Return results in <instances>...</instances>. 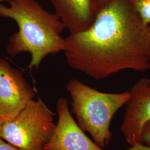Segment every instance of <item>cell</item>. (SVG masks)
Returning a JSON list of instances; mask_svg holds the SVG:
<instances>
[{
  "label": "cell",
  "instance_id": "5b68a950",
  "mask_svg": "<svg viewBox=\"0 0 150 150\" xmlns=\"http://www.w3.org/2000/svg\"><path fill=\"white\" fill-rule=\"evenodd\" d=\"M35 96L21 72L0 58V115L5 121L15 118Z\"/></svg>",
  "mask_w": 150,
  "mask_h": 150
},
{
  "label": "cell",
  "instance_id": "30bf717a",
  "mask_svg": "<svg viewBox=\"0 0 150 150\" xmlns=\"http://www.w3.org/2000/svg\"><path fill=\"white\" fill-rule=\"evenodd\" d=\"M143 144H137L131 146L127 150H150V121L146 123L142 134Z\"/></svg>",
  "mask_w": 150,
  "mask_h": 150
},
{
  "label": "cell",
  "instance_id": "6da1fadb",
  "mask_svg": "<svg viewBox=\"0 0 150 150\" xmlns=\"http://www.w3.org/2000/svg\"><path fill=\"white\" fill-rule=\"evenodd\" d=\"M64 56L72 69L95 80L123 70H150V26L132 0H111L86 30L65 38Z\"/></svg>",
  "mask_w": 150,
  "mask_h": 150
},
{
  "label": "cell",
  "instance_id": "7c38bea8",
  "mask_svg": "<svg viewBox=\"0 0 150 150\" xmlns=\"http://www.w3.org/2000/svg\"><path fill=\"white\" fill-rule=\"evenodd\" d=\"M111 0H97V6L98 10L102 8L103 6L106 5L107 4L110 2Z\"/></svg>",
  "mask_w": 150,
  "mask_h": 150
},
{
  "label": "cell",
  "instance_id": "277c9868",
  "mask_svg": "<svg viewBox=\"0 0 150 150\" xmlns=\"http://www.w3.org/2000/svg\"><path fill=\"white\" fill-rule=\"evenodd\" d=\"M55 114L40 99L28 102L15 118L6 121L0 138L22 150H41L52 134Z\"/></svg>",
  "mask_w": 150,
  "mask_h": 150
},
{
  "label": "cell",
  "instance_id": "52a82bcc",
  "mask_svg": "<svg viewBox=\"0 0 150 150\" xmlns=\"http://www.w3.org/2000/svg\"><path fill=\"white\" fill-rule=\"evenodd\" d=\"M56 109L58 121L44 150H105L90 139L76 122L66 99L59 98Z\"/></svg>",
  "mask_w": 150,
  "mask_h": 150
},
{
  "label": "cell",
  "instance_id": "9c48e42d",
  "mask_svg": "<svg viewBox=\"0 0 150 150\" xmlns=\"http://www.w3.org/2000/svg\"><path fill=\"white\" fill-rule=\"evenodd\" d=\"M132 3L142 20L150 26V0H132Z\"/></svg>",
  "mask_w": 150,
  "mask_h": 150
},
{
  "label": "cell",
  "instance_id": "7a4b0ae2",
  "mask_svg": "<svg viewBox=\"0 0 150 150\" xmlns=\"http://www.w3.org/2000/svg\"><path fill=\"white\" fill-rule=\"evenodd\" d=\"M9 6L0 4V16L15 21L17 32L8 40L7 52L15 57L22 52L31 55L30 69H38L49 54L64 51L66 27L59 16L45 10L36 0H11Z\"/></svg>",
  "mask_w": 150,
  "mask_h": 150
},
{
  "label": "cell",
  "instance_id": "3957f363",
  "mask_svg": "<svg viewBox=\"0 0 150 150\" xmlns=\"http://www.w3.org/2000/svg\"><path fill=\"white\" fill-rule=\"evenodd\" d=\"M66 88L71 98V112L81 129L90 133L97 145L104 148L112 138L111 120L128 102L129 92H103L77 79L69 81Z\"/></svg>",
  "mask_w": 150,
  "mask_h": 150
},
{
  "label": "cell",
  "instance_id": "4fadbf2b",
  "mask_svg": "<svg viewBox=\"0 0 150 150\" xmlns=\"http://www.w3.org/2000/svg\"><path fill=\"white\" fill-rule=\"evenodd\" d=\"M4 122H5V120L3 119V118L0 115V132H1V129H2V125H3V124L4 123Z\"/></svg>",
  "mask_w": 150,
  "mask_h": 150
},
{
  "label": "cell",
  "instance_id": "ba28073f",
  "mask_svg": "<svg viewBox=\"0 0 150 150\" xmlns=\"http://www.w3.org/2000/svg\"><path fill=\"white\" fill-rule=\"evenodd\" d=\"M55 13L70 33L86 30L98 11L97 0H51Z\"/></svg>",
  "mask_w": 150,
  "mask_h": 150
},
{
  "label": "cell",
  "instance_id": "8fae6325",
  "mask_svg": "<svg viewBox=\"0 0 150 150\" xmlns=\"http://www.w3.org/2000/svg\"><path fill=\"white\" fill-rule=\"evenodd\" d=\"M0 150H22L0 138Z\"/></svg>",
  "mask_w": 150,
  "mask_h": 150
},
{
  "label": "cell",
  "instance_id": "5bb4252c",
  "mask_svg": "<svg viewBox=\"0 0 150 150\" xmlns=\"http://www.w3.org/2000/svg\"><path fill=\"white\" fill-rule=\"evenodd\" d=\"M11 0H0V3L2 2H4V1H10Z\"/></svg>",
  "mask_w": 150,
  "mask_h": 150
},
{
  "label": "cell",
  "instance_id": "8992f818",
  "mask_svg": "<svg viewBox=\"0 0 150 150\" xmlns=\"http://www.w3.org/2000/svg\"><path fill=\"white\" fill-rule=\"evenodd\" d=\"M129 92L121 130L127 143L132 146L143 144L142 130L150 121V79H140Z\"/></svg>",
  "mask_w": 150,
  "mask_h": 150
},
{
  "label": "cell",
  "instance_id": "9a60e30c",
  "mask_svg": "<svg viewBox=\"0 0 150 150\" xmlns=\"http://www.w3.org/2000/svg\"><path fill=\"white\" fill-rule=\"evenodd\" d=\"M44 150V149H42V150Z\"/></svg>",
  "mask_w": 150,
  "mask_h": 150
}]
</instances>
